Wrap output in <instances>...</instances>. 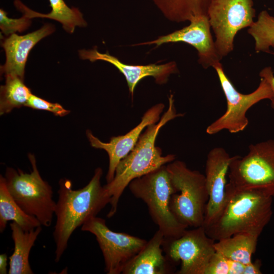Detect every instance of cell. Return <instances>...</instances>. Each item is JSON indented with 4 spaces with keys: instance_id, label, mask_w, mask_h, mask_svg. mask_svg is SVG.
Here are the masks:
<instances>
[{
    "instance_id": "obj_1",
    "label": "cell",
    "mask_w": 274,
    "mask_h": 274,
    "mask_svg": "<svg viewBox=\"0 0 274 274\" xmlns=\"http://www.w3.org/2000/svg\"><path fill=\"white\" fill-rule=\"evenodd\" d=\"M102 175L101 168H96L89 183L77 190L73 189L70 180H59L54 213L56 220L53 233L56 262L60 261L74 231L110 204L111 198L101 184Z\"/></svg>"
},
{
    "instance_id": "obj_2",
    "label": "cell",
    "mask_w": 274,
    "mask_h": 274,
    "mask_svg": "<svg viewBox=\"0 0 274 274\" xmlns=\"http://www.w3.org/2000/svg\"><path fill=\"white\" fill-rule=\"evenodd\" d=\"M184 114L177 113L174 95L168 96V108L159 121L146 127L132 150L118 163L113 179L104 186L111 198V208L107 217L116 213L119 199L130 182L175 160L174 154L162 156L161 149L155 141L160 129L169 121Z\"/></svg>"
},
{
    "instance_id": "obj_3",
    "label": "cell",
    "mask_w": 274,
    "mask_h": 274,
    "mask_svg": "<svg viewBox=\"0 0 274 274\" xmlns=\"http://www.w3.org/2000/svg\"><path fill=\"white\" fill-rule=\"evenodd\" d=\"M272 197L226 184L224 200L214 222L205 229L215 241L239 233L260 236L272 215Z\"/></svg>"
},
{
    "instance_id": "obj_4",
    "label": "cell",
    "mask_w": 274,
    "mask_h": 274,
    "mask_svg": "<svg viewBox=\"0 0 274 274\" xmlns=\"http://www.w3.org/2000/svg\"><path fill=\"white\" fill-rule=\"evenodd\" d=\"M166 168L174 189L170 199L174 216L187 227L203 226L209 199L204 175L180 160L169 163Z\"/></svg>"
},
{
    "instance_id": "obj_5",
    "label": "cell",
    "mask_w": 274,
    "mask_h": 274,
    "mask_svg": "<svg viewBox=\"0 0 274 274\" xmlns=\"http://www.w3.org/2000/svg\"><path fill=\"white\" fill-rule=\"evenodd\" d=\"M131 193L147 205L149 214L165 238L181 236L187 227L181 223L170 208L174 193L166 165L135 178L128 185Z\"/></svg>"
},
{
    "instance_id": "obj_6",
    "label": "cell",
    "mask_w": 274,
    "mask_h": 274,
    "mask_svg": "<svg viewBox=\"0 0 274 274\" xmlns=\"http://www.w3.org/2000/svg\"><path fill=\"white\" fill-rule=\"evenodd\" d=\"M32 167L30 173L7 167L4 177L8 191L27 214L36 218L42 226L49 227L54 215L56 202L49 183L41 177L33 154H28Z\"/></svg>"
},
{
    "instance_id": "obj_7",
    "label": "cell",
    "mask_w": 274,
    "mask_h": 274,
    "mask_svg": "<svg viewBox=\"0 0 274 274\" xmlns=\"http://www.w3.org/2000/svg\"><path fill=\"white\" fill-rule=\"evenodd\" d=\"M227 184L240 190L258 191L274 197V140L249 146L248 153L233 156Z\"/></svg>"
},
{
    "instance_id": "obj_8",
    "label": "cell",
    "mask_w": 274,
    "mask_h": 274,
    "mask_svg": "<svg viewBox=\"0 0 274 274\" xmlns=\"http://www.w3.org/2000/svg\"><path fill=\"white\" fill-rule=\"evenodd\" d=\"M218 75L225 95L227 108L225 113L210 124L206 129L210 135L216 134L223 130L231 133L243 131L249 124L247 111L258 102L272 97V92L269 82L264 78L256 90L248 94L238 91L226 75L220 62L213 67Z\"/></svg>"
},
{
    "instance_id": "obj_9",
    "label": "cell",
    "mask_w": 274,
    "mask_h": 274,
    "mask_svg": "<svg viewBox=\"0 0 274 274\" xmlns=\"http://www.w3.org/2000/svg\"><path fill=\"white\" fill-rule=\"evenodd\" d=\"M253 0H212L208 16L215 36L220 59L233 50L237 32L254 23L255 10Z\"/></svg>"
},
{
    "instance_id": "obj_10",
    "label": "cell",
    "mask_w": 274,
    "mask_h": 274,
    "mask_svg": "<svg viewBox=\"0 0 274 274\" xmlns=\"http://www.w3.org/2000/svg\"><path fill=\"white\" fill-rule=\"evenodd\" d=\"M215 241L203 226L186 230L178 237L165 238L162 249L175 266L180 263L177 274H204L209 262L216 252Z\"/></svg>"
},
{
    "instance_id": "obj_11",
    "label": "cell",
    "mask_w": 274,
    "mask_h": 274,
    "mask_svg": "<svg viewBox=\"0 0 274 274\" xmlns=\"http://www.w3.org/2000/svg\"><path fill=\"white\" fill-rule=\"evenodd\" d=\"M81 230L93 234L101 251L107 274H120L147 243L144 239L111 230L100 217L89 218Z\"/></svg>"
},
{
    "instance_id": "obj_12",
    "label": "cell",
    "mask_w": 274,
    "mask_h": 274,
    "mask_svg": "<svg viewBox=\"0 0 274 274\" xmlns=\"http://www.w3.org/2000/svg\"><path fill=\"white\" fill-rule=\"evenodd\" d=\"M190 24L153 41L138 43L133 46L156 45V47L167 43H184L194 47L198 53V62L204 68L214 67L220 63L215 41L211 32L208 15L195 17Z\"/></svg>"
},
{
    "instance_id": "obj_13",
    "label": "cell",
    "mask_w": 274,
    "mask_h": 274,
    "mask_svg": "<svg viewBox=\"0 0 274 274\" xmlns=\"http://www.w3.org/2000/svg\"><path fill=\"white\" fill-rule=\"evenodd\" d=\"M164 109V105L162 103L152 106L145 112L141 122L136 126L124 135L112 136L108 143L101 141L90 130L86 131L90 145L93 148L104 150L108 155L109 163L106 177L107 183L113 179L117 165L134 148L143 130L159 121Z\"/></svg>"
},
{
    "instance_id": "obj_14",
    "label": "cell",
    "mask_w": 274,
    "mask_h": 274,
    "mask_svg": "<svg viewBox=\"0 0 274 274\" xmlns=\"http://www.w3.org/2000/svg\"><path fill=\"white\" fill-rule=\"evenodd\" d=\"M233 156L222 147H215L208 154L206 162L205 178L209 199L203 224L204 228L214 222L223 204L226 183Z\"/></svg>"
},
{
    "instance_id": "obj_15",
    "label": "cell",
    "mask_w": 274,
    "mask_h": 274,
    "mask_svg": "<svg viewBox=\"0 0 274 274\" xmlns=\"http://www.w3.org/2000/svg\"><path fill=\"white\" fill-rule=\"evenodd\" d=\"M80 57L91 62L97 60L107 61L116 67L124 76L129 93L132 97L139 82L147 77H152L157 84H165L171 74L178 73L177 64L175 61L165 64L151 63L147 65H131L121 62L118 58L110 55L108 52L102 53L95 47L92 49H83L79 51Z\"/></svg>"
},
{
    "instance_id": "obj_16",
    "label": "cell",
    "mask_w": 274,
    "mask_h": 274,
    "mask_svg": "<svg viewBox=\"0 0 274 274\" xmlns=\"http://www.w3.org/2000/svg\"><path fill=\"white\" fill-rule=\"evenodd\" d=\"M54 27L45 24L39 29L23 36L10 35L2 42L6 53V62L1 66L5 76H16L23 79L25 67L31 50L42 39L54 31Z\"/></svg>"
},
{
    "instance_id": "obj_17",
    "label": "cell",
    "mask_w": 274,
    "mask_h": 274,
    "mask_svg": "<svg viewBox=\"0 0 274 274\" xmlns=\"http://www.w3.org/2000/svg\"><path fill=\"white\" fill-rule=\"evenodd\" d=\"M163 233L158 229L124 268L122 274H170L176 266L163 254Z\"/></svg>"
},
{
    "instance_id": "obj_18",
    "label": "cell",
    "mask_w": 274,
    "mask_h": 274,
    "mask_svg": "<svg viewBox=\"0 0 274 274\" xmlns=\"http://www.w3.org/2000/svg\"><path fill=\"white\" fill-rule=\"evenodd\" d=\"M14 248L9 257V274H32L29 262L30 250L42 230V226L29 230L23 229L14 222L10 224Z\"/></svg>"
},
{
    "instance_id": "obj_19",
    "label": "cell",
    "mask_w": 274,
    "mask_h": 274,
    "mask_svg": "<svg viewBox=\"0 0 274 274\" xmlns=\"http://www.w3.org/2000/svg\"><path fill=\"white\" fill-rule=\"evenodd\" d=\"M51 11L48 14L35 12L22 4L19 0H15V7L26 17L33 18H47L60 22L67 32L73 33L76 27H85L87 24L84 19L83 14L76 8H70L63 0H49Z\"/></svg>"
},
{
    "instance_id": "obj_20",
    "label": "cell",
    "mask_w": 274,
    "mask_h": 274,
    "mask_svg": "<svg viewBox=\"0 0 274 274\" xmlns=\"http://www.w3.org/2000/svg\"><path fill=\"white\" fill-rule=\"evenodd\" d=\"M259 236L239 233L218 241L214 244L216 252L226 258L247 264L252 262Z\"/></svg>"
},
{
    "instance_id": "obj_21",
    "label": "cell",
    "mask_w": 274,
    "mask_h": 274,
    "mask_svg": "<svg viewBox=\"0 0 274 274\" xmlns=\"http://www.w3.org/2000/svg\"><path fill=\"white\" fill-rule=\"evenodd\" d=\"M212 0H152L168 20L177 23L190 21L195 17L208 15Z\"/></svg>"
},
{
    "instance_id": "obj_22",
    "label": "cell",
    "mask_w": 274,
    "mask_h": 274,
    "mask_svg": "<svg viewBox=\"0 0 274 274\" xmlns=\"http://www.w3.org/2000/svg\"><path fill=\"white\" fill-rule=\"evenodd\" d=\"M12 221L23 229L29 230L42 226L35 217L26 213L15 201L7 188L4 177L0 176V232Z\"/></svg>"
},
{
    "instance_id": "obj_23",
    "label": "cell",
    "mask_w": 274,
    "mask_h": 274,
    "mask_svg": "<svg viewBox=\"0 0 274 274\" xmlns=\"http://www.w3.org/2000/svg\"><path fill=\"white\" fill-rule=\"evenodd\" d=\"M5 77V84L0 89L1 115L9 113L15 108L25 106L32 94L23 79L14 75Z\"/></svg>"
},
{
    "instance_id": "obj_24",
    "label": "cell",
    "mask_w": 274,
    "mask_h": 274,
    "mask_svg": "<svg viewBox=\"0 0 274 274\" xmlns=\"http://www.w3.org/2000/svg\"><path fill=\"white\" fill-rule=\"evenodd\" d=\"M247 31L254 40L256 52L270 53V47H274L273 16L266 10L262 11Z\"/></svg>"
},
{
    "instance_id": "obj_25",
    "label": "cell",
    "mask_w": 274,
    "mask_h": 274,
    "mask_svg": "<svg viewBox=\"0 0 274 274\" xmlns=\"http://www.w3.org/2000/svg\"><path fill=\"white\" fill-rule=\"evenodd\" d=\"M31 19L23 15L20 18H11L3 9L0 10V28L5 36H10L16 32H21L27 29L31 24Z\"/></svg>"
},
{
    "instance_id": "obj_26",
    "label": "cell",
    "mask_w": 274,
    "mask_h": 274,
    "mask_svg": "<svg viewBox=\"0 0 274 274\" xmlns=\"http://www.w3.org/2000/svg\"><path fill=\"white\" fill-rule=\"evenodd\" d=\"M25 107L35 110L47 111L60 117L64 116L70 112V111L65 109L60 104L49 102L32 93L29 97Z\"/></svg>"
},
{
    "instance_id": "obj_27",
    "label": "cell",
    "mask_w": 274,
    "mask_h": 274,
    "mask_svg": "<svg viewBox=\"0 0 274 274\" xmlns=\"http://www.w3.org/2000/svg\"><path fill=\"white\" fill-rule=\"evenodd\" d=\"M229 260L215 252L211 258L204 274H229Z\"/></svg>"
},
{
    "instance_id": "obj_28",
    "label": "cell",
    "mask_w": 274,
    "mask_h": 274,
    "mask_svg": "<svg viewBox=\"0 0 274 274\" xmlns=\"http://www.w3.org/2000/svg\"><path fill=\"white\" fill-rule=\"evenodd\" d=\"M274 55V52H270ZM260 78H265L269 83L272 92V97L270 100V106L272 109L274 110V75L272 68L270 66H267L263 68L259 73Z\"/></svg>"
},
{
    "instance_id": "obj_29",
    "label": "cell",
    "mask_w": 274,
    "mask_h": 274,
    "mask_svg": "<svg viewBox=\"0 0 274 274\" xmlns=\"http://www.w3.org/2000/svg\"><path fill=\"white\" fill-rule=\"evenodd\" d=\"M261 262L257 259L254 262H250L245 265L243 274H261Z\"/></svg>"
},
{
    "instance_id": "obj_30",
    "label": "cell",
    "mask_w": 274,
    "mask_h": 274,
    "mask_svg": "<svg viewBox=\"0 0 274 274\" xmlns=\"http://www.w3.org/2000/svg\"><path fill=\"white\" fill-rule=\"evenodd\" d=\"M245 265L239 262L229 260V274H243Z\"/></svg>"
},
{
    "instance_id": "obj_31",
    "label": "cell",
    "mask_w": 274,
    "mask_h": 274,
    "mask_svg": "<svg viewBox=\"0 0 274 274\" xmlns=\"http://www.w3.org/2000/svg\"><path fill=\"white\" fill-rule=\"evenodd\" d=\"M9 257L6 253L0 255V273L6 274L8 273L7 270L8 260Z\"/></svg>"
}]
</instances>
